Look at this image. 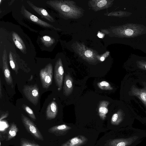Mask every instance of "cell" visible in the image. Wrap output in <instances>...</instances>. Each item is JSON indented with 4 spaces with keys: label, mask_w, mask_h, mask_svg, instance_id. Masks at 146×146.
<instances>
[{
    "label": "cell",
    "mask_w": 146,
    "mask_h": 146,
    "mask_svg": "<svg viewBox=\"0 0 146 146\" xmlns=\"http://www.w3.org/2000/svg\"><path fill=\"white\" fill-rule=\"evenodd\" d=\"M86 140V139L84 137L79 136L69 140L62 145L61 146H80L83 145Z\"/></svg>",
    "instance_id": "15"
},
{
    "label": "cell",
    "mask_w": 146,
    "mask_h": 146,
    "mask_svg": "<svg viewBox=\"0 0 146 146\" xmlns=\"http://www.w3.org/2000/svg\"><path fill=\"white\" fill-rule=\"evenodd\" d=\"M58 108L55 101L50 102L48 106L46 111V119L51 120L56 117L58 113Z\"/></svg>",
    "instance_id": "12"
},
{
    "label": "cell",
    "mask_w": 146,
    "mask_h": 146,
    "mask_svg": "<svg viewBox=\"0 0 146 146\" xmlns=\"http://www.w3.org/2000/svg\"><path fill=\"white\" fill-rule=\"evenodd\" d=\"M20 146H41L35 142L24 138L20 139Z\"/></svg>",
    "instance_id": "20"
},
{
    "label": "cell",
    "mask_w": 146,
    "mask_h": 146,
    "mask_svg": "<svg viewBox=\"0 0 146 146\" xmlns=\"http://www.w3.org/2000/svg\"><path fill=\"white\" fill-rule=\"evenodd\" d=\"M39 88L37 85H25L23 89V94L27 99L35 106L38 103L39 98Z\"/></svg>",
    "instance_id": "5"
},
{
    "label": "cell",
    "mask_w": 146,
    "mask_h": 146,
    "mask_svg": "<svg viewBox=\"0 0 146 146\" xmlns=\"http://www.w3.org/2000/svg\"><path fill=\"white\" fill-rule=\"evenodd\" d=\"M110 146H136L146 138V130L127 127L118 129Z\"/></svg>",
    "instance_id": "2"
},
{
    "label": "cell",
    "mask_w": 146,
    "mask_h": 146,
    "mask_svg": "<svg viewBox=\"0 0 146 146\" xmlns=\"http://www.w3.org/2000/svg\"><path fill=\"white\" fill-rule=\"evenodd\" d=\"M12 36L13 40L16 46L22 52H24L26 50V47L22 39L15 32L13 33Z\"/></svg>",
    "instance_id": "17"
},
{
    "label": "cell",
    "mask_w": 146,
    "mask_h": 146,
    "mask_svg": "<svg viewBox=\"0 0 146 146\" xmlns=\"http://www.w3.org/2000/svg\"><path fill=\"white\" fill-rule=\"evenodd\" d=\"M18 131L19 129L16 125L14 122L12 123L9 129L7 139V140H10L14 137L17 135Z\"/></svg>",
    "instance_id": "18"
},
{
    "label": "cell",
    "mask_w": 146,
    "mask_h": 146,
    "mask_svg": "<svg viewBox=\"0 0 146 146\" xmlns=\"http://www.w3.org/2000/svg\"><path fill=\"white\" fill-rule=\"evenodd\" d=\"M27 2L35 11L43 18L51 22L55 21L54 18L49 15L45 9L36 6L30 1H28Z\"/></svg>",
    "instance_id": "10"
},
{
    "label": "cell",
    "mask_w": 146,
    "mask_h": 146,
    "mask_svg": "<svg viewBox=\"0 0 146 146\" xmlns=\"http://www.w3.org/2000/svg\"><path fill=\"white\" fill-rule=\"evenodd\" d=\"M33 78V76L32 75H31V77L30 78V79L29 80V81H31L32 80V79Z\"/></svg>",
    "instance_id": "29"
},
{
    "label": "cell",
    "mask_w": 146,
    "mask_h": 146,
    "mask_svg": "<svg viewBox=\"0 0 146 146\" xmlns=\"http://www.w3.org/2000/svg\"><path fill=\"white\" fill-rule=\"evenodd\" d=\"M99 88L102 90H112L113 88L111 86L110 84L106 81H103L98 83Z\"/></svg>",
    "instance_id": "21"
},
{
    "label": "cell",
    "mask_w": 146,
    "mask_h": 146,
    "mask_svg": "<svg viewBox=\"0 0 146 146\" xmlns=\"http://www.w3.org/2000/svg\"><path fill=\"white\" fill-rule=\"evenodd\" d=\"M1 80L0 79V98H1L2 96V86H1Z\"/></svg>",
    "instance_id": "26"
},
{
    "label": "cell",
    "mask_w": 146,
    "mask_h": 146,
    "mask_svg": "<svg viewBox=\"0 0 146 146\" xmlns=\"http://www.w3.org/2000/svg\"><path fill=\"white\" fill-rule=\"evenodd\" d=\"M70 127L65 124L53 126L48 129V132L56 136H60L63 134L70 129Z\"/></svg>",
    "instance_id": "14"
},
{
    "label": "cell",
    "mask_w": 146,
    "mask_h": 146,
    "mask_svg": "<svg viewBox=\"0 0 146 146\" xmlns=\"http://www.w3.org/2000/svg\"><path fill=\"white\" fill-rule=\"evenodd\" d=\"M105 59V58L104 57H101L100 58V60L101 61H102L104 60Z\"/></svg>",
    "instance_id": "28"
},
{
    "label": "cell",
    "mask_w": 146,
    "mask_h": 146,
    "mask_svg": "<svg viewBox=\"0 0 146 146\" xmlns=\"http://www.w3.org/2000/svg\"><path fill=\"white\" fill-rule=\"evenodd\" d=\"M22 107L23 110L27 113L28 115L33 120L35 121L36 118L32 110L28 106L23 104L22 106Z\"/></svg>",
    "instance_id": "22"
},
{
    "label": "cell",
    "mask_w": 146,
    "mask_h": 146,
    "mask_svg": "<svg viewBox=\"0 0 146 146\" xmlns=\"http://www.w3.org/2000/svg\"></svg>",
    "instance_id": "30"
},
{
    "label": "cell",
    "mask_w": 146,
    "mask_h": 146,
    "mask_svg": "<svg viewBox=\"0 0 146 146\" xmlns=\"http://www.w3.org/2000/svg\"><path fill=\"white\" fill-rule=\"evenodd\" d=\"M8 114L7 113H6L5 114L2 115H1V117L0 121H1L2 119L7 117L8 116Z\"/></svg>",
    "instance_id": "25"
},
{
    "label": "cell",
    "mask_w": 146,
    "mask_h": 146,
    "mask_svg": "<svg viewBox=\"0 0 146 146\" xmlns=\"http://www.w3.org/2000/svg\"><path fill=\"white\" fill-rule=\"evenodd\" d=\"M7 59V51L6 49H5L3 51L2 56L3 70L4 78L6 83L13 88V80L8 64Z\"/></svg>",
    "instance_id": "8"
},
{
    "label": "cell",
    "mask_w": 146,
    "mask_h": 146,
    "mask_svg": "<svg viewBox=\"0 0 146 146\" xmlns=\"http://www.w3.org/2000/svg\"><path fill=\"white\" fill-rule=\"evenodd\" d=\"M39 75L42 86L43 88H48L52 84L53 80V66L51 63L47 64L41 69Z\"/></svg>",
    "instance_id": "4"
},
{
    "label": "cell",
    "mask_w": 146,
    "mask_h": 146,
    "mask_svg": "<svg viewBox=\"0 0 146 146\" xmlns=\"http://www.w3.org/2000/svg\"><path fill=\"white\" fill-rule=\"evenodd\" d=\"M64 73L62 61L60 59H59L56 62L54 74L55 82L59 91L62 88Z\"/></svg>",
    "instance_id": "7"
},
{
    "label": "cell",
    "mask_w": 146,
    "mask_h": 146,
    "mask_svg": "<svg viewBox=\"0 0 146 146\" xmlns=\"http://www.w3.org/2000/svg\"><path fill=\"white\" fill-rule=\"evenodd\" d=\"M22 10L24 16L31 21L45 27L57 30V29L56 28L52 25L40 20L37 17L31 13L27 10L23 6L22 7Z\"/></svg>",
    "instance_id": "9"
},
{
    "label": "cell",
    "mask_w": 146,
    "mask_h": 146,
    "mask_svg": "<svg viewBox=\"0 0 146 146\" xmlns=\"http://www.w3.org/2000/svg\"><path fill=\"white\" fill-rule=\"evenodd\" d=\"M73 80L69 74H66L64 79L63 86V94L66 96H68L73 91Z\"/></svg>",
    "instance_id": "11"
},
{
    "label": "cell",
    "mask_w": 146,
    "mask_h": 146,
    "mask_svg": "<svg viewBox=\"0 0 146 146\" xmlns=\"http://www.w3.org/2000/svg\"><path fill=\"white\" fill-rule=\"evenodd\" d=\"M143 25L127 23L118 29V33L121 36L131 38L136 37L144 33L146 27Z\"/></svg>",
    "instance_id": "3"
},
{
    "label": "cell",
    "mask_w": 146,
    "mask_h": 146,
    "mask_svg": "<svg viewBox=\"0 0 146 146\" xmlns=\"http://www.w3.org/2000/svg\"><path fill=\"white\" fill-rule=\"evenodd\" d=\"M84 54L86 57L90 58L92 56L93 53L91 51L88 50L85 52Z\"/></svg>",
    "instance_id": "24"
},
{
    "label": "cell",
    "mask_w": 146,
    "mask_h": 146,
    "mask_svg": "<svg viewBox=\"0 0 146 146\" xmlns=\"http://www.w3.org/2000/svg\"><path fill=\"white\" fill-rule=\"evenodd\" d=\"M21 115L22 123L28 132L36 139L43 141V136L34 123L24 114Z\"/></svg>",
    "instance_id": "6"
},
{
    "label": "cell",
    "mask_w": 146,
    "mask_h": 146,
    "mask_svg": "<svg viewBox=\"0 0 146 146\" xmlns=\"http://www.w3.org/2000/svg\"><path fill=\"white\" fill-rule=\"evenodd\" d=\"M129 72L126 77L127 103L136 98L146 108V73Z\"/></svg>",
    "instance_id": "1"
},
{
    "label": "cell",
    "mask_w": 146,
    "mask_h": 146,
    "mask_svg": "<svg viewBox=\"0 0 146 146\" xmlns=\"http://www.w3.org/2000/svg\"><path fill=\"white\" fill-rule=\"evenodd\" d=\"M43 44L47 47H49L54 42L53 38L48 36H44L40 39Z\"/></svg>",
    "instance_id": "19"
},
{
    "label": "cell",
    "mask_w": 146,
    "mask_h": 146,
    "mask_svg": "<svg viewBox=\"0 0 146 146\" xmlns=\"http://www.w3.org/2000/svg\"><path fill=\"white\" fill-rule=\"evenodd\" d=\"M109 104V102L102 101L100 102L99 105L98 113L100 118L104 120L106 117V114L108 112V106Z\"/></svg>",
    "instance_id": "16"
},
{
    "label": "cell",
    "mask_w": 146,
    "mask_h": 146,
    "mask_svg": "<svg viewBox=\"0 0 146 146\" xmlns=\"http://www.w3.org/2000/svg\"><path fill=\"white\" fill-rule=\"evenodd\" d=\"M98 36L100 38H102V35L101 34H100V33H98Z\"/></svg>",
    "instance_id": "27"
},
{
    "label": "cell",
    "mask_w": 146,
    "mask_h": 146,
    "mask_svg": "<svg viewBox=\"0 0 146 146\" xmlns=\"http://www.w3.org/2000/svg\"><path fill=\"white\" fill-rule=\"evenodd\" d=\"M127 70L129 72H139L146 73V61L137 60L134 65L127 68Z\"/></svg>",
    "instance_id": "13"
},
{
    "label": "cell",
    "mask_w": 146,
    "mask_h": 146,
    "mask_svg": "<svg viewBox=\"0 0 146 146\" xmlns=\"http://www.w3.org/2000/svg\"><path fill=\"white\" fill-rule=\"evenodd\" d=\"M107 3V1L106 0H101L97 3V6L99 7H102L105 6Z\"/></svg>",
    "instance_id": "23"
}]
</instances>
